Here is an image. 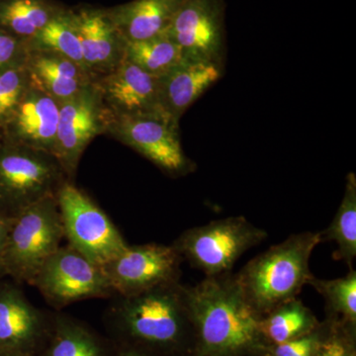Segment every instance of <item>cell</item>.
Returning a JSON list of instances; mask_svg holds the SVG:
<instances>
[{
  "label": "cell",
  "instance_id": "obj_30",
  "mask_svg": "<svg viewBox=\"0 0 356 356\" xmlns=\"http://www.w3.org/2000/svg\"><path fill=\"white\" fill-rule=\"evenodd\" d=\"M315 356H351V353L346 339L332 334L321 339Z\"/></svg>",
  "mask_w": 356,
  "mask_h": 356
},
{
  "label": "cell",
  "instance_id": "obj_25",
  "mask_svg": "<svg viewBox=\"0 0 356 356\" xmlns=\"http://www.w3.org/2000/svg\"><path fill=\"white\" fill-rule=\"evenodd\" d=\"M126 60L154 76H161L184 62L181 51L166 33L142 41L127 42Z\"/></svg>",
  "mask_w": 356,
  "mask_h": 356
},
{
  "label": "cell",
  "instance_id": "obj_7",
  "mask_svg": "<svg viewBox=\"0 0 356 356\" xmlns=\"http://www.w3.org/2000/svg\"><path fill=\"white\" fill-rule=\"evenodd\" d=\"M56 198L65 238L89 261L103 267L127 248L128 243L106 213L72 181H65Z\"/></svg>",
  "mask_w": 356,
  "mask_h": 356
},
{
  "label": "cell",
  "instance_id": "obj_15",
  "mask_svg": "<svg viewBox=\"0 0 356 356\" xmlns=\"http://www.w3.org/2000/svg\"><path fill=\"white\" fill-rule=\"evenodd\" d=\"M51 320V316L33 306L18 288L0 287V350L36 355Z\"/></svg>",
  "mask_w": 356,
  "mask_h": 356
},
{
  "label": "cell",
  "instance_id": "obj_33",
  "mask_svg": "<svg viewBox=\"0 0 356 356\" xmlns=\"http://www.w3.org/2000/svg\"><path fill=\"white\" fill-rule=\"evenodd\" d=\"M0 356H31L22 355V353H13V351L0 350Z\"/></svg>",
  "mask_w": 356,
  "mask_h": 356
},
{
  "label": "cell",
  "instance_id": "obj_17",
  "mask_svg": "<svg viewBox=\"0 0 356 356\" xmlns=\"http://www.w3.org/2000/svg\"><path fill=\"white\" fill-rule=\"evenodd\" d=\"M224 67L200 62L180 63L159 76L161 106L173 121L180 118L196 100L221 79Z\"/></svg>",
  "mask_w": 356,
  "mask_h": 356
},
{
  "label": "cell",
  "instance_id": "obj_8",
  "mask_svg": "<svg viewBox=\"0 0 356 356\" xmlns=\"http://www.w3.org/2000/svg\"><path fill=\"white\" fill-rule=\"evenodd\" d=\"M106 135L137 152L168 177H185L196 170L181 146L179 124L168 115L110 118Z\"/></svg>",
  "mask_w": 356,
  "mask_h": 356
},
{
  "label": "cell",
  "instance_id": "obj_19",
  "mask_svg": "<svg viewBox=\"0 0 356 356\" xmlns=\"http://www.w3.org/2000/svg\"><path fill=\"white\" fill-rule=\"evenodd\" d=\"M184 0H132L107 11L127 42L165 34Z\"/></svg>",
  "mask_w": 356,
  "mask_h": 356
},
{
  "label": "cell",
  "instance_id": "obj_32",
  "mask_svg": "<svg viewBox=\"0 0 356 356\" xmlns=\"http://www.w3.org/2000/svg\"><path fill=\"white\" fill-rule=\"evenodd\" d=\"M116 346V344H115ZM113 356H153L145 351L128 348V346H116Z\"/></svg>",
  "mask_w": 356,
  "mask_h": 356
},
{
  "label": "cell",
  "instance_id": "obj_18",
  "mask_svg": "<svg viewBox=\"0 0 356 356\" xmlns=\"http://www.w3.org/2000/svg\"><path fill=\"white\" fill-rule=\"evenodd\" d=\"M25 67L32 86L58 103L74 97L93 83L83 65L57 53L29 51Z\"/></svg>",
  "mask_w": 356,
  "mask_h": 356
},
{
  "label": "cell",
  "instance_id": "obj_26",
  "mask_svg": "<svg viewBox=\"0 0 356 356\" xmlns=\"http://www.w3.org/2000/svg\"><path fill=\"white\" fill-rule=\"evenodd\" d=\"M308 285L323 296L327 309L334 317L355 325L356 323V271H348L346 276L337 280H318L313 277Z\"/></svg>",
  "mask_w": 356,
  "mask_h": 356
},
{
  "label": "cell",
  "instance_id": "obj_24",
  "mask_svg": "<svg viewBox=\"0 0 356 356\" xmlns=\"http://www.w3.org/2000/svg\"><path fill=\"white\" fill-rule=\"evenodd\" d=\"M27 49L28 51H41L60 54L83 65L86 69L72 7H67L63 13L44 26L38 34L29 40L27 42Z\"/></svg>",
  "mask_w": 356,
  "mask_h": 356
},
{
  "label": "cell",
  "instance_id": "obj_23",
  "mask_svg": "<svg viewBox=\"0 0 356 356\" xmlns=\"http://www.w3.org/2000/svg\"><path fill=\"white\" fill-rule=\"evenodd\" d=\"M317 320L298 298L290 300L262 316L261 329L264 341L271 346L285 343L315 331Z\"/></svg>",
  "mask_w": 356,
  "mask_h": 356
},
{
  "label": "cell",
  "instance_id": "obj_31",
  "mask_svg": "<svg viewBox=\"0 0 356 356\" xmlns=\"http://www.w3.org/2000/svg\"><path fill=\"white\" fill-rule=\"evenodd\" d=\"M11 218L13 215H9L6 211L0 209V277L3 276L2 275V255L6 247L7 234L10 227Z\"/></svg>",
  "mask_w": 356,
  "mask_h": 356
},
{
  "label": "cell",
  "instance_id": "obj_2",
  "mask_svg": "<svg viewBox=\"0 0 356 356\" xmlns=\"http://www.w3.org/2000/svg\"><path fill=\"white\" fill-rule=\"evenodd\" d=\"M116 346L156 356L179 348L189 327L193 329L186 286L179 281L119 296L108 315Z\"/></svg>",
  "mask_w": 356,
  "mask_h": 356
},
{
  "label": "cell",
  "instance_id": "obj_1",
  "mask_svg": "<svg viewBox=\"0 0 356 356\" xmlns=\"http://www.w3.org/2000/svg\"><path fill=\"white\" fill-rule=\"evenodd\" d=\"M201 356H238L261 348V316L248 303L234 274L206 276L186 286Z\"/></svg>",
  "mask_w": 356,
  "mask_h": 356
},
{
  "label": "cell",
  "instance_id": "obj_20",
  "mask_svg": "<svg viewBox=\"0 0 356 356\" xmlns=\"http://www.w3.org/2000/svg\"><path fill=\"white\" fill-rule=\"evenodd\" d=\"M115 348L113 341L103 339L76 318L56 314L35 356H113Z\"/></svg>",
  "mask_w": 356,
  "mask_h": 356
},
{
  "label": "cell",
  "instance_id": "obj_5",
  "mask_svg": "<svg viewBox=\"0 0 356 356\" xmlns=\"http://www.w3.org/2000/svg\"><path fill=\"white\" fill-rule=\"evenodd\" d=\"M67 180L53 154L4 140L0 145V209L9 215L56 195Z\"/></svg>",
  "mask_w": 356,
  "mask_h": 356
},
{
  "label": "cell",
  "instance_id": "obj_22",
  "mask_svg": "<svg viewBox=\"0 0 356 356\" xmlns=\"http://www.w3.org/2000/svg\"><path fill=\"white\" fill-rule=\"evenodd\" d=\"M343 200L336 216L325 231L321 232L322 243H336V261H343L350 270L356 257V177L350 172L346 177Z\"/></svg>",
  "mask_w": 356,
  "mask_h": 356
},
{
  "label": "cell",
  "instance_id": "obj_9",
  "mask_svg": "<svg viewBox=\"0 0 356 356\" xmlns=\"http://www.w3.org/2000/svg\"><path fill=\"white\" fill-rule=\"evenodd\" d=\"M42 296L55 308L114 294L103 267L67 245L51 254L33 280Z\"/></svg>",
  "mask_w": 356,
  "mask_h": 356
},
{
  "label": "cell",
  "instance_id": "obj_21",
  "mask_svg": "<svg viewBox=\"0 0 356 356\" xmlns=\"http://www.w3.org/2000/svg\"><path fill=\"white\" fill-rule=\"evenodd\" d=\"M67 7L56 0H0V31L27 43Z\"/></svg>",
  "mask_w": 356,
  "mask_h": 356
},
{
  "label": "cell",
  "instance_id": "obj_11",
  "mask_svg": "<svg viewBox=\"0 0 356 356\" xmlns=\"http://www.w3.org/2000/svg\"><path fill=\"white\" fill-rule=\"evenodd\" d=\"M110 118L99 88L95 83L60 103L54 156L72 181L86 147L97 136L106 134Z\"/></svg>",
  "mask_w": 356,
  "mask_h": 356
},
{
  "label": "cell",
  "instance_id": "obj_14",
  "mask_svg": "<svg viewBox=\"0 0 356 356\" xmlns=\"http://www.w3.org/2000/svg\"><path fill=\"white\" fill-rule=\"evenodd\" d=\"M95 83L111 118L168 115L161 106L159 76L128 60Z\"/></svg>",
  "mask_w": 356,
  "mask_h": 356
},
{
  "label": "cell",
  "instance_id": "obj_29",
  "mask_svg": "<svg viewBox=\"0 0 356 356\" xmlns=\"http://www.w3.org/2000/svg\"><path fill=\"white\" fill-rule=\"evenodd\" d=\"M321 337L316 332L305 336L297 337L291 341L280 344H274L271 350L273 356H315L321 341Z\"/></svg>",
  "mask_w": 356,
  "mask_h": 356
},
{
  "label": "cell",
  "instance_id": "obj_34",
  "mask_svg": "<svg viewBox=\"0 0 356 356\" xmlns=\"http://www.w3.org/2000/svg\"><path fill=\"white\" fill-rule=\"evenodd\" d=\"M3 142V134H2V130L0 129V145Z\"/></svg>",
  "mask_w": 356,
  "mask_h": 356
},
{
  "label": "cell",
  "instance_id": "obj_6",
  "mask_svg": "<svg viewBox=\"0 0 356 356\" xmlns=\"http://www.w3.org/2000/svg\"><path fill=\"white\" fill-rule=\"evenodd\" d=\"M267 238L243 216L224 218L184 232L173 247L191 266L206 276L229 273L238 259Z\"/></svg>",
  "mask_w": 356,
  "mask_h": 356
},
{
  "label": "cell",
  "instance_id": "obj_12",
  "mask_svg": "<svg viewBox=\"0 0 356 356\" xmlns=\"http://www.w3.org/2000/svg\"><path fill=\"white\" fill-rule=\"evenodd\" d=\"M182 261L184 259L173 245L146 243L128 245L103 269L115 294L130 296L179 281Z\"/></svg>",
  "mask_w": 356,
  "mask_h": 356
},
{
  "label": "cell",
  "instance_id": "obj_13",
  "mask_svg": "<svg viewBox=\"0 0 356 356\" xmlns=\"http://www.w3.org/2000/svg\"><path fill=\"white\" fill-rule=\"evenodd\" d=\"M83 63L93 83L125 62L127 41L117 29L105 7H72Z\"/></svg>",
  "mask_w": 356,
  "mask_h": 356
},
{
  "label": "cell",
  "instance_id": "obj_3",
  "mask_svg": "<svg viewBox=\"0 0 356 356\" xmlns=\"http://www.w3.org/2000/svg\"><path fill=\"white\" fill-rule=\"evenodd\" d=\"M322 243L321 232L293 234L257 255L234 274L248 303L259 315L297 298L313 277L310 259Z\"/></svg>",
  "mask_w": 356,
  "mask_h": 356
},
{
  "label": "cell",
  "instance_id": "obj_4",
  "mask_svg": "<svg viewBox=\"0 0 356 356\" xmlns=\"http://www.w3.org/2000/svg\"><path fill=\"white\" fill-rule=\"evenodd\" d=\"M64 238L56 195L13 215L2 255V275L32 284L40 268L60 248Z\"/></svg>",
  "mask_w": 356,
  "mask_h": 356
},
{
  "label": "cell",
  "instance_id": "obj_10",
  "mask_svg": "<svg viewBox=\"0 0 356 356\" xmlns=\"http://www.w3.org/2000/svg\"><path fill=\"white\" fill-rule=\"evenodd\" d=\"M225 0H184L166 34L186 62L224 67L226 57Z\"/></svg>",
  "mask_w": 356,
  "mask_h": 356
},
{
  "label": "cell",
  "instance_id": "obj_16",
  "mask_svg": "<svg viewBox=\"0 0 356 356\" xmlns=\"http://www.w3.org/2000/svg\"><path fill=\"white\" fill-rule=\"evenodd\" d=\"M60 103L30 86L11 120L1 129L4 142L55 153Z\"/></svg>",
  "mask_w": 356,
  "mask_h": 356
},
{
  "label": "cell",
  "instance_id": "obj_27",
  "mask_svg": "<svg viewBox=\"0 0 356 356\" xmlns=\"http://www.w3.org/2000/svg\"><path fill=\"white\" fill-rule=\"evenodd\" d=\"M30 86L25 65L0 72V129L11 120Z\"/></svg>",
  "mask_w": 356,
  "mask_h": 356
},
{
  "label": "cell",
  "instance_id": "obj_28",
  "mask_svg": "<svg viewBox=\"0 0 356 356\" xmlns=\"http://www.w3.org/2000/svg\"><path fill=\"white\" fill-rule=\"evenodd\" d=\"M28 56L27 43L0 31V72L25 65Z\"/></svg>",
  "mask_w": 356,
  "mask_h": 356
}]
</instances>
